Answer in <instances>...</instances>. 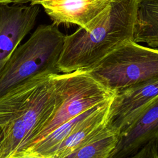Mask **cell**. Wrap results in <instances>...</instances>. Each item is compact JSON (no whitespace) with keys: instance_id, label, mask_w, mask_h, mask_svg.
I'll return each mask as SVG.
<instances>
[{"instance_id":"1","label":"cell","mask_w":158,"mask_h":158,"mask_svg":"<svg viewBox=\"0 0 158 158\" xmlns=\"http://www.w3.org/2000/svg\"><path fill=\"white\" fill-rule=\"evenodd\" d=\"M54 73H39L0 96V158L26 151L52 119L59 102Z\"/></svg>"},{"instance_id":"2","label":"cell","mask_w":158,"mask_h":158,"mask_svg":"<svg viewBox=\"0 0 158 158\" xmlns=\"http://www.w3.org/2000/svg\"><path fill=\"white\" fill-rule=\"evenodd\" d=\"M136 0L112 1L89 30L65 35L57 62L59 73L87 71L123 43L133 41Z\"/></svg>"},{"instance_id":"3","label":"cell","mask_w":158,"mask_h":158,"mask_svg":"<svg viewBox=\"0 0 158 158\" xmlns=\"http://www.w3.org/2000/svg\"><path fill=\"white\" fill-rule=\"evenodd\" d=\"M65 35L53 23L38 26L13 52L0 72V96L21 82L44 72L59 73L57 62Z\"/></svg>"},{"instance_id":"4","label":"cell","mask_w":158,"mask_h":158,"mask_svg":"<svg viewBox=\"0 0 158 158\" xmlns=\"http://www.w3.org/2000/svg\"><path fill=\"white\" fill-rule=\"evenodd\" d=\"M86 72L114 94L158 78V49L129 41L112 51Z\"/></svg>"},{"instance_id":"5","label":"cell","mask_w":158,"mask_h":158,"mask_svg":"<svg viewBox=\"0 0 158 158\" xmlns=\"http://www.w3.org/2000/svg\"><path fill=\"white\" fill-rule=\"evenodd\" d=\"M54 78L59 94V102L52 119L33 144L64 123L110 99L114 95L86 71L54 73Z\"/></svg>"},{"instance_id":"6","label":"cell","mask_w":158,"mask_h":158,"mask_svg":"<svg viewBox=\"0 0 158 158\" xmlns=\"http://www.w3.org/2000/svg\"><path fill=\"white\" fill-rule=\"evenodd\" d=\"M158 98V78L114 94L109 107L107 125L124 134L145 109Z\"/></svg>"},{"instance_id":"7","label":"cell","mask_w":158,"mask_h":158,"mask_svg":"<svg viewBox=\"0 0 158 158\" xmlns=\"http://www.w3.org/2000/svg\"><path fill=\"white\" fill-rule=\"evenodd\" d=\"M0 4V72L25 36L35 27L40 5Z\"/></svg>"},{"instance_id":"8","label":"cell","mask_w":158,"mask_h":158,"mask_svg":"<svg viewBox=\"0 0 158 158\" xmlns=\"http://www.w3.org/2000/svg\"><path fill=\"white\" fill-rule=\"evenodd\" d=\"M112 2V0H41L34 4L43 7L57 26L60 23H73L89 30Z\"/></svg>"},{"instance_id":"9","label":"cell","mask_w":158,"mask_h":158,"mask_svg":"<svg viewBox=\"0 0 158 158\" xmlns=\"http://www.w3.org/2000/svg\"><path fill=\"white\" fill-rule=\"evenodd\" d=\"M151 141L158 149V98L120 136L109 158H127Z\"/></svg>"},{"instance_id":"10","label":"cell","mask_w":158,"mask_h":158,"mask_svg":"<svg viewBox=\"0 0 158 158\" xmlns=\"http://www.w3.org/2000/svg\"><path fill=\"white\" fill-rule=\"evenodd\" d=\"M112 98L83 120L57 148L51 158H62L91 139L107 125Z\"/></svg>"},{"instance_id":"11","label":"cell","mask_w":158,"mask_h":158,"mask_svg":"<svg viewBox=\"0 0 158 158\" xmlns=\"http://www.w3.org/2000/svg\"><path fill=\"white\" fill-rule=\"evenodd\" d=\"M133 41L158 47V0H136Z\"/></svg>"},{"instance_id":"12","label":"cell","mask_w":158,"mask_h":158,"mask_svg":"<svg viewBox=\"0 0 158 158\" xmlns=\"http://www.w3.org/2000/svg\"><path fill=\"white\" fill-rule=\"evenodd\" d=\"M119 137L117 131L106 125L91 139L62 158H109Z\"/></svg>"},{"instance_id":"13","label":"cell","mask_w":158,"mask_h":158,"mask_svg":"<svg viewBox=\"0 0 158 158\" xmlns=\"http://www.w3.org/2000/svg\"><path fill=\"white\" fill-rule=\"evenodd\" d=\"M101 104L86 110L77 117L64 123L39 141L33 144L26 151L34 152L44 156L51 157L60 143L71 133L77 125L91 115Z\"/></svg>"},{"instance_id":"14","label":"cell","mask_w":158,"mask_h":158,"mask_svg":"<svg viewBox=\"0 0 158 158\" xmlns=\"http://www.w3.org/2000/svg\"><path fill=\"white\" fill-rule=\"evenodd\" d=\"M127 158H158V149L155 143L151 141Z\"/></svg>"},{"instance_id":"15","label":"cell","mask_w":158,"mask_h":158,"mask_svg":"<svg viewBox=\"0 0 158 158\" xmlns=\"http://www.w3.org/2000/svg\"><path fill=\"white\" fill-rule=\"evenodd\" d=\"M9 158H51V157L44 156L34 152L25 151L19 152L18 154H14Z\"/></svg>"},{"instance_id":"16","label":"cell","mask_w":158,"mask_h":158,"mask_svg":"<svg viewBox=\"0 0 158 158\" xmlns=\"http://www.w3.org/2000/svg\"><path fill=\"white\" fill-rule=\"evenodd\" d=\"M41 1V0H20L18 4H27V3H30L31 4H34L35 2ZM112 1H117V0H112Z\"/></svg>"},{"instance_id":"17","label":"cell","mask_w":158,"mask_h":158,"mask_svg":"<svg viewBox=\"0 0 158 158\" xmlns=\"http://www.w3.org/2000/svg\"><path fill=\"white\" fill-rule=\"evenodd\" d=\"M20 0H0V4H18Z\"/></svg>"},{"instance_id":"18","label":"cell","mask_w":158,"mask_h":158,"mask_svg":"<svg viewBox=\"0 0 158 158\" xmlns=\"http://www.w3.org/2000/svg\"><path fill=\"white\" fill-rule=\"evenodd\" d=\"M3 139H4V135H3V133H2V130H1V129L0 128V151H1V149Z\"/></svg>"}]
</instances>
